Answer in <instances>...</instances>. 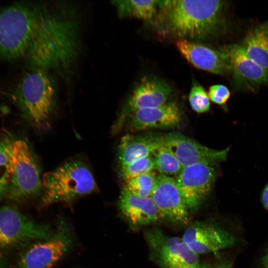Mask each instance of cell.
I'll use <instances>...</instances> for the list:
<instances>
[{
  "label": "cell",
  "instance_id": "obj_23",
  "mask_svg": "<svg viewBox=\"0 0 268 268\" xmlns=\"http://www.w3.org/2000/svg\"><path fill=\"white\" fill-rule=\"evenodd\" d=\"M157 177L153 171L144 173L125 181L124 187L136 196L150 197L155 188Z\"/></svg>",
  "mask_w": 268,
  "mask_h": 268
},
{
  "label": "cell",
  "instance_id": "obj_6",
  "mask_svg": "<svg viewBox=\"0 0 268 268\" xmlns=\"http://www.w3.org/2000/svg\"><path fill=\"white\" fill-rule=\"evenodd\" d=\"M6 152L10 177L6 197L21 201L38 195L42 189V180L28 143L21 139L8 138Z\"/></svg>",
  "mask_w": 268,
  "mask_h": 268
},
{
  "label": "cell",
  "instance_id": "obj_7",
  "mask_svg": "<svg viewBox=\"0 0 268 268\" xmlns=\"http://www.w3.org/2000/svg\"><path fill=\"white\" fill-rule=\"evenodd\" d=\"M50 237L48 226L35 222L14 206H3L0 208V268H5L14 251Z\"/></svg>",
  "mask_w": 268,
  "mask_h": 268
},
{
  "label": "cell",
  "instance_id": "obj_29",
  "mask_svg": "<svg viewBox=\"0 0 268 268\" xmlns=\"http://www.w3.org/2000/svg\"><path fill=\"white\" fill-rule=\"evenodd\" d=\"M262 201L265 207L268 209V184L265 187L262 192Z\"/></svg>",
  "mask_w": 268,
  "mask_h": 268
},
{
  "label": "cell",
  "instance_id": "obj_11",
  "mask_svg": "<svg viewBox=\"0 0 268 268\" xmlns=\"http://www.w3.org/2000/svg\"><path fill=\"white\" fill-rule=\"evenodd\" d=\"M182 238L196 254L215 253L232 247L236 239L230 233L213 223L196 221L190 223Z\"/></svg>",
  "mask_w": 268,
  "mask_h": 268
},
{
  "label": "cell",
  "instance_id": "obj_20",
  "mask_svg": "<svg viewBox=\"0 0 268 268\" xmlns=\"http://www.w3.org/2000/svg\"><path fill=\"white\" fill-rule=\"evenodd\" d=\"M240 46L249 58L268 71V21L250 31Z\"/></svg>",
  "mask_w": 268,
  "mask_h": 268
},
{
  "label": "cell",
  "instance_id": "obj_10",
  "mask_svg": "<svg viewBox=\"0 0 268 268\" xmlns=\"http://www.w3.org/2000/svg\"><path fill=\"white\" fill-rule=\"evenodd\" d=\"M219 51L232 74L236 88L255 91L261 85L268 86V71L249 58L240 45L230 44Z\"/></svg>",
  "mask_w": 268,
  "mask_h": 268
},
{
  "label": "cell",
  "instance_id": "obj_5",
  "mask_svg": "<svg viewBox=\"0 0 268 268\" xmlns=\"http://www.w3.org/2000/svg\"><path fill=\"white\" fill-rule=\"evenodd\" d=\"M56 93L55 83L48 71L32 68L19 80L13 97L32 123L40 127L52 112Z\"/></svg>",
  "mask_w": 268,
  "mask_h": 268
},
{
  "label": "cell",
  "instance_id": "obj_13",
  "mask_svg": "<svg viewBox=\"0 0 268 268\" xmlns=\"http://www.w3.org/2000/svg\"><path fill=\"white\" fill-rule=\"evenodd\" d=\"M69 239L63 231L52 237L38 240L22 248L17 258L19 268H51L67 251Z\"/></svg>",
  "mask_w": 268,
  "mask_h": 268
},
{
  "label": "cell",
  "instance_id": "obj_16",
  "mask_svg": "<svg viewBox=\"0 0 268 268\" xmlns=\"http://www.w3.org/2000/svg\"><path fill=\"white\" fill-rule=\"evenodd\" d=\"M127 118L132 130L142 131L176 127L181 123L182 115L177 104L168 102L160 106L137 110Z\"/></svg>",
  "mask_w": 268,
  "mask_h": 268
},
{
  "label": "cell",
  "instance_id": "obj_4",
  "mask_svg": "<svg viewBox=\"0 0 268 268\" xmlns=\"http://www.w3.org/2000/svg\"><path fill=\"white\" fill-rule=\"evenodd\" d=\"M43 205L69 202L97 191L89 169L83 163L72 161L47 172L42 177Z\"/></svg>",
  "mask_w": 268,
  "mask_h": 268
},
{
  "label": "cell",
  "instance_id": "obj_26",
  "mask_svg": "<svg viewBox=\"0 0 268 268\" xmlns=\"http://www.w3.org/2000/svg\"><path fill=\"white\" fill-rule=\"evenodd\" d=\"M7 137L0 142V201L6 197L9 185V173L6 148Z\"/></svg>",
  "mask_w": 268,
  "mask_h": 268
},
{
  "label": "cell",
  "instance_id": "obj_25",
  "mask_svg": "<svg viewBox=\"0 0 268 268\" xmlns=\"http://www.w3.org/2000/svg\"><path fill=\"white\" fill-rule=\"evenodd\" d=\"M189 101L192 109L198 113L208 111L210 107V99L204 88L193 80L189 94Z\"/></svg>",
  "mask_w": 268,
  "mask_h": 268
},
{
  "label": "cell",
  "instance_id": "obj_15",
  "mask_svg": "<svg viewBox=\"0 0 268 268\" xmlns=\"http://www.w3.org/2000/svg\"><path fill=\"white\" fill-rule=\"evenodd\" d=\"M171 94L170 86L164 80L155 77H143L133 90L120 122L137 110L156 107L167 103Z\"/></svg>",
  "mask_w": 268,
  "mask_h": 268
},
{
  "label": "cell",
  "instance_id": "obj_24",
  "mask_svg": "<svg viewBox=\"0 0 268 268\" xmlns=\"http://www.w3.org/2000/svg\"><path fill=\"white\" fill-rule=\"evenodd\" d=\"M154 169H155L154 160L152 155H150L121 166V174L123 179L126 181L153 171Z\"/></svg>",
  "mask_w": 268,
  "mask_h": 268
},
{
  "label": "cell",
  "instance_id": "obj_3",
  "mask_svg": "<svg viewBox=\"0 0 268 268\" xmlns=\"http://www.w3.org/2000/svg\"><path fill=\"white\" fill-rule=\"evenodd\" d=\"M39 8L23 3L10 5L0 12V59L24 58L34 33Z\"/></svg>",
  "mask_w": 268,
  "mask_h": 268
},
{
  "label": "cell",
  "instance_id": "obj_27",
  "mask_svg": "<svg viewBox=\"0 0 268 268\" xmlns=\"http://www.w3.org/2000/svg\"><path fill=\"white\" fill-rule=\"evenodd\" d=\"M209 99L213 103L222 105L225 104L230 96L229 89L222 84L211 86L208 91Z\"/></svg>",
  "mask_w": 268,
  "mask_h": 268
},
{
  "label": "cell",
  "instance_id": "obj_2",
  "mask_svg": "<svg viewBox=\"0 0 268 268\" xmlns=\"http://www.w3.org/2000/svg\"><path fill=\"white\" fill-rule=\"evenodd\" d=\"M165 32L181 39L206 40L225 27V1L220 0H157Z\"/></svg>",
  "mask_w": 268,
  "mask_h": 268
},
{
  "label": "cell",
  "instance_id": "obj_22",
  "mask_svg": "<svg viewBox=\"0 0 268 268\" xmlns=\"http://www.w3.org/2000/svg\"><path fill=\"white\" fill-rule=\"evenodd\" d=\"M155 169L162 174L177 175L182 169L181 163L164 142L162 136H159L158 143L152 154Z\"/></svg>",
  "mask_w": 268,
  "mask_h": 268
},
{
  "label": "cell",
  "instance_id": "obj_9",
  "mask_svg": "<svg viewBox=\"0 0 268 268\" xmlns=\"http://www.w3.org/2000/svg\"><path fill=\"white\" fill-rule=\"evenodd\" d=\"M216 165L199 163L183 167L175 180L190 211L197 210L206 199L214 183Z\"/></svg>",
  "mask_w": 268,
  "mask_h": 268
},
{
  "label": "cell",
  "instance_id": "obj_19",
  "mask_svg": "<svg viewBox=\"0 0 268 268\" xmlns=\"http://www.w3.org/2000/svg\"><path fill=\"white\" fill-rule=\"evenodd\" d=\"M159 136L127 134L123 136L118 147L121 166L152 155Z\"/></svg>",
  "mask_w": 268,
  "mask_h": 268
},
{
  "label": "cell",
  "instance_id": "obj_17",
  "mask_svg": "<svg viewBox=\"0 0 268 268\" xmlns=\"http://www.w3.org/2000/svg\"><path fill=\"white\" fill-rule=\"evenodd\" d=\"M119 206L125 219L134 229L142 228L161 220L151 197L144 198L136 196L125 187L121 192Z\"/></svg>",
  "mask_w": 268,
  "mask_h": 268
},
{
  "label": "cell",
  "instance_id": "obj_8",
  "mask_svg": "<svg viewBox=\"0 0 268 268\" xmlns=\"http://www.w3.org/2000/svg\"><path fill=\"white\" fill-rule=\"evenodd\" d=\"M144 235L150 257L159 268H200L198 255L182 237L167 235L157 227L145 230Z\"/></svg>",
  "mask_w": 268,
  "mask_h": 268
},
{
  "label": "cell",
  "instance_id": "obj_28",
  "mask_svg": "<svg viewBox=\"0 0 268 268\" xmlns=\"http://www.w3.org/2000/svg\"><path fill=\"white\" fill-rule=\"evenodd\" d=\"M231 264L229 262L222 261L215 263H202L201 264L200 268H231Z\"/></svg>",
  "mask_w": 268,
  "mask_h": 268
},
{
  "label": "cell",
  "instance_id": "obj_21",
  "mask_svg": "<svg viewBox=\"0 0 268 268\" xmlns=\"http://www.w3.org/2000/svg\"><path fill=\"white\" fill-rule=\"evenodd\" d=\"M113 3L120 16L133 17L146 21L152 20L158 8L157 0H116Z\"/></svg>",
  "mask_w": 268,
  "mask_h": 268
},
{
  "label": "cell",
  "instance_id": "obj_1",
  "mask_svg": "<svg viewBox=\"0 0 268 268\" xmlns=\"http://www.w3.org/2000/svg\"><path fill=\"white\" fill-rule=\"evenodd\" d=\"M79 46L77 24L73 17L39 8L36 27L24 58L30 69L65 67L76 57Z\"/></svg>",
  "mask_w": 268,
  "mask_h": 268
},
{
  "label": "cell",
  "instance_id": "obj_14",
  "mask_svg": "<svg viewBox=\"0 0 268 268\" xmlns=\"http://www.w3.org/2000/svg\"><path fill=\"white\" fill-rule=\"evenodd\" d=\"M162 137L183 167L199 163L216 165L226 160L229 150V147L220 150L211 149L177 133Z\"/></svg>",
  "mask_w": 268,
  "mask_h": 268
},
{
  "label": "cell",
  "instance_id": "obj_12",
  "mask_svg": "<svg viewBox=\"0 0 268 268\" xmlns=\"http://www.w3.org/2000/svg\"><path fill=\"white\" fill-rule=\"evenodd\" d=\"M161 220L188 225L189 210L184 201L175 179L160 174L151 196Z\"/></svg>",
  "mask_w": 268,
  "mask_h": 268
},
{
  "label": "cell",
  "instance_id": "obj_18",
  "mask_svg": "<svg viewBox=\"0 0 268 268\" xmlns=\"http://www.w3.org/2000/svg\"><path fill=\"white\" fill-rule=\"evenodd\" d=\"M175 45L181 55L195 67L218 75L229 72L219 51L187 39H179Z\"/></svg>",
  "mask_w": 268,
  "mask_h": 268
},
{
  "label": "cell",
  "instance_id": "obj_30",
  "mask_svg": "<svg viewBox=\"0 0 268 268\" xmlns=\"http://www.w3.org/2000/svg\"><path fill=\"white\" fill-rule=\"evenodd\" d=\"M262 265L264 268H268V250L262 259Z\"/></svg>",
  "mask_w": 268,
  "mask_h": 268
}]
</instances>
